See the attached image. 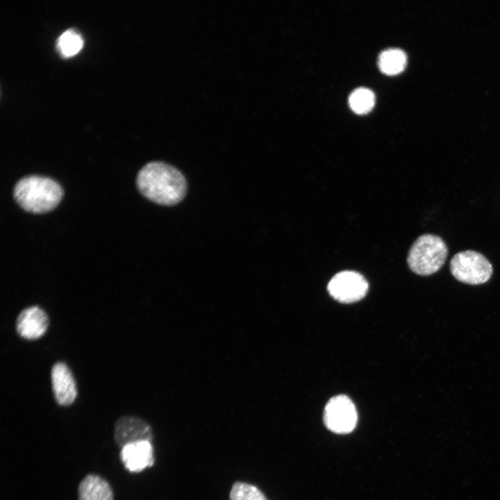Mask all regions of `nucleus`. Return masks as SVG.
<instances>
[{
  "label": "nucleus",
  "instance_id": "f257e3e1",
  "mask_svg": "<svg viewBox=\"0 0 500 500\" xmlns=\"http://www.w3.org/2000/svg\"><path fill=\"white\" fill-rule=\"evenodd\" d=\"M136 185L149 200L163 206L180 202L187 191V182L176 168L162 162H148L139 171Z\"/></svg>",
  "mask_w": 500,
  "mask_h": 500
},
{
  "label": "nucleus",
  "instance_id": "f03ea898",
  "mask_svg": "<svg viewBox=\"0 0 500 500\" xmlns=\"http://www.w3.org/2000/svg\"><path fill=\"white\" fill-rule=\"evenodd\" d=\"M63 194L61 186L54 180L42 176L22 178L15 184L13 197L24 210L44 213L54 209Z\"/></svg>",
  "mask_w": 500,
  "mask_h": 500
},
{
  "label": "nucleus",
  "instance_id": "7ed1b4c3",
  "mask_svg": "<svg viewBox=\"0 0 500 500\" xmlns=\"http://www.w3.org/2000/svg\"><path fill=\"white\" fill-rule=\"evenodd\" d=\"M448 249L441 238L432 234L419 236L411 246L407 261L410 269L421 276L438 272L444 265Z\"/></svg>",
  "mask_w": 500,
  "mask_h": 500
},
{
  "label": "nucleus",
  "instance_id": "20e7f679",
  "mask_svg": "<svg viewBox=\"0 0 500 500\" xmlns=\"http://www.w3.org/2000/svg\"><path fill=\"white\" fill-rule=\"evenodd\" d=\"M450 269L457 280L470 285L484 283L492 274L489 260L481 253L470 250L456 253L451 260Z\"/></svg>",
  "mask_w": 500,
  "mask_h": 500
},
{
  "label": "nucleus",
  "instance_id": "39448f33",
  "mask_svg": "<svg viewBox=\"0 0 500 500\" xmlns=\"http://www.w3.org/2000/svg\"><path fill=\"white\" fill-rule=\"evenodd\" d=\"M357 420L356 408L347 396H335L325 406L324 422L332 432L339 434L351 433L355 428Z\"/></svg>",
  "mask_w": 500,
  "mask_h": 500
},
{
  "label": "nucleus",
  "instance_id": "423d86ee",
  "mask_svg": "<svg viewBox=\"0 0 500 500\" xmlns=\"http://www.w3.org/2000/svg\"><path fill=\"white\" fill-rule=\"evenodd\" d=\"M330 295L338 301L351 303L362 299L368 290V283L360 273L342 271L333 276L328 283Z\"/></svg>",
  "mask_w": 500,
  "mask_h": 500
},
{
  "label": "nucleus",
  "instance_id": "0eeeda50",
  "mask_svg": "<svg viewBox=\"0 0 500 500\" xmlns=\"http://www.w3.org/2000/svg\"><path fill=\"white\" fill-rule=\"evenodd\" d=\"M114 439L116 444L122 448L135 442H151L153 432L150 425L145 421L136 417L122 416L115 422Z\"/></svg>",
  "mask_w": 500,
  "mask_h": 500
},
{
  "label": "nucleus",
  "instance_id": "6e6552de",
  "mask_svg": "<svg viewBox=\"0 0 500 500\" xmlns=\"http://www.w3.org/2000/svg\"><path fill=\"white\" fill-rule=\"evenodd\" d=\"M51 381L56 401L62 406L73 403L77 396V388L73 374L65 363L58 362L53 365Z\"/></svg>",
  "mask_w": 500,
  "mask_h": 500
},
{
  "label": "nucleus",
  "instance_id": "1a4fd4ad",
  "mask_svg": "<svg viewBox=\"0 0 500 500\" xmlns=\"http://www.w3.org/2000/svg\"><path fill=\"white\" fill-rule=\"evenodd\" d=\"M119 458L130 472H140L153 465V449L151 442L143 440L132 442L121 448Z\"/></svg>",
  "mask_w": 500,
  "mask_h": 500
},
{
  "label": "nucleus",
  "instance_id": "9d476101",
  "mask_svg": "<svg viewBox=\"0 0 500 500\" xmlns=\"http://www.w3.org/2000/svg\"><path fill=\"white\" fill-rule=\"evenodd\" d=\"M49 326L46 312L37 306L26 308L21 311L16 320V331L23 338L36 340L42 337Z\"/></svg>",
  "mask_w": 500,
  "mask_h": 500
},
{
  "label": "nucleus",
  "instance_id": "9b49d317",
  "mask_svg": "<svg viewBox=\"0 0 500 500\" xmlns=\"http://www.w3.org/2000/svg\"><path fill=\"white\" fill-rule=\"evenodd\" d=\"M78 500H113V492L107 481L96 474H88L78 488Z\"/></svg>",
  "mask_w": 500,
  "mask_h": 500
},
{
  "label": "nucleus",
  "instance_id": "f8f14e48",
  "mask_svg": "<svg viewBox=\"0 0 500 500\" xmlns=\"http://www.w3.org/2000/svg\"><path fill=\"white\" fill-rule=\"evenodd\" d=\"M407 57L406 53L397 48L386 49L378 58L381 71L388 75H394L402 72L406 67Z\"/></svg>",
  "mask_w": 500,
  "mask_h": 500
},
{
  "label": "nucleus",
  "instance_id": "ddd939ff",
  "mask_svg": "<svg viewBox=\"0 0 500 500\" xmlns=\"http://www.w3.org/2000/svg\"><path fill=\"white\" fill-rule=\"evenodd\" d=\"M56 46L60 54L65 58H68L76 55L81 51L83 46V40L77 31L69 28L59 36Z\"/></svg>",
  "mask_w": 500,
  "mask_h": 500
},
{
  "label": "nucleus",
  "instance_id": "4468645a",
  "mask_svg": "<svg viewBox=\"0 0 500 500\" xmlns=\"http://www.w3.org/2000/svg\"><path fill=\"white\" fill-rule=\"evenodd\" d=\"M349 102L351 108L355 112L364 114L369 112L374 106L375 97L371 90L359 88L351 92Z\"/></svg>",
  "mask_w": 500,
  "mask_h": 500
},
{
  "label": "nucleus",
  "instance_id": "2eb2a0df",
  "mask_svg": "<svg viewBox=\"0 0 500 500\" xmlns=\"http://www.w3.org/2000/svg\"><path fill=\"white\" fill-rule=\"evenodd\" d=\"M230 500H267L256 486L238 481L233 484L229 494Z\"/></svg>",
  "mask_w": 500,
  "mask_h": 500
}]
</instances>
